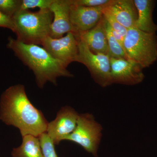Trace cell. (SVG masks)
I'll return each instance as SVG.
<instances>
[{"mask_svg": "<svg viewBox=\"0 0 157 157\" xmlns=\"http://www.w3.org/2000/svg\"><path fill=\"white\" fill-rule=\"evenodd\" d=\"M105 8L118 22L128 29L135 28L137 11L134 0H111Z\"/></svg>", "mask_w": 157, "mask_h": 157, "instance_id": "cell-13", "label": "cell"}, {"mask_svg": "<svg viewBox=\"0 0 157 157\" xmlns=\"http://www.w3.org/2000/svg\"><path fill=\"white\" fill-rule=\"evenodd\" d=\"M0 27L5 28L15 32V28L12 17L0 11Z\"/></svg>", "mask_w": 157, "mask_h": 157, "instance_id": "cell-22", "label": "cell"}, {"mask_svg": "<svg viewBox=\"0 0 157 157\" xmlns=\"http://www.w3.org/2000/svg\"><path fill=\"white\" fill-rule=\"evenodd\" d=\"M22 0H0V11L12 17L21 7Z\"/></svg>", "mask_w": 157, "mask_h": 157, "instance_id": "cell-19", "label": "cell"}, {"mask_svg": "<svg viewBox=\"0 0 157 157\" xmlns=\"http://www.w3.org/2000/svg\"><path fill=\"white\" fill-rule=\"evenodd\" d=\"M105 23L106 21L103 15L94 27L86 32L75 35L86 43L88 48L93 53L109 56Z\"/></svg>", "mask_w": 157, "mask_h": 157, "instance_id": "cell-12", "label": "cell"}, {"mask_svg": "<svg viewBox=\"0 0 157 157\" xmlns=\"http://www.w3.org/2000/svg\"><path fill=\"white\" fill-rule=\"evenodd\" d=\"M104 7H85L72 3L70 18L73 33L78 35L94 27L103 16Z\"/></svg>", "mask_w": 157, "mask_h": 157, "instance_id": "cell-10", "label": "cell"}, {"mask_svg": "<svg viewBox=\"0 0 157 157\" xmlns=\"http://www.w3.org/2000/svg\"><path fill=\"white\" fill-rule=\"evenodd\" d=\"M8 48L33 72L37 86L42 89L48 82L57 85L59 77H73L63 63L55 59L43 47L28 44L9 37Z\"/></svg>", "mask_w": 157, "mask_h": 157, "instance_id": "cell-2", "label": "cell"}, {"mask_svg": "<svg viewBox=\"0 0 157 157\" xmlns=\"http://www.w3.org/2000/svg\"><path fill=\"white\" fill-rule=\"evenodd\" d=\"M111 83L135 85L144 79L143 68L130 59L110 57Z\"/></svg>", "mask_w": 157, "mask_h": 157, "instance_id": "cell-9", "label": "cell"}, {"mask_svg": "<svg viewBox=\"0 0 157 157\" xmlns=\"http://www.w3.org/2000/svg\"><path fill=\"white\" fill-rule=\"evenodd\" d=\"M41 45L52 56L67 67L72 62L77 61L78 40L73 32L58 39L48 36L43 40Z\"/></svg>", "mask_w": 157, "mask_h": 157, "instance_id": "cell-7", "label": "cell"}, {"mask_svg": "<svg viewBox=\"0 0 157 157\" xmlns=\"http://www.w3.org/2000/svg\"><path fill=\"white\" fill-rule=\"evenodd\" d=\"M54 0H22L20 10L39 8L40 9H49Z\"/></svg>", "mask_w": 157, "mask_h": 157, "instance_id": "cell-20", "label": "cell"}, {"mask_svg": "<svg viewBox=\"0 0 157 157\" xmlns=\"http://www.w3.org/2000/svg\"><path fill=\"white\" fill-rule=\"evenodd\" d=\"M77 38L78 52L76 62L87 67L93 79L101 87H107L112 84L110 56L104 54L93 53L84 42Z\"/></svg>", "mask_w": 157, "mask_h": 157, "instance_id": "cell-6", "label": "cell"}, {"mask_svg": "<svg viewBox=\"0 0 157 157\" xmlns=\"http://www.w3.org/2000/svg\"><path fill=\"white\" fill-rule=\"evenodd\" d=\"M43 157H58L55 149V144L46 132L39 137Z\"/></svg>", "mask_w": 157, "mask_h": 157, "instance_id": "cell-18", "label": "cell"}, {"mask_svg": "<svg viewBox=\"0 0 157 157\" xmlns=\"http://www.w3.org/2000/svg\"><path fill=\"white\" fill-rule=\"evenodd\" d=\"M78 116L73 108L65 106L59 110L56 118L48 122L46 133L55 145H58L74 132Z\"/></svg>", "mask_w": 157, "mask_h": 157, "instance_id": "cell-8", "label": "cell"}, {"mask_svg": "<svg viewBox=\"0 0 157 157\" xmlns=\"http://www.w3.org/2000/svg\"><path fill=\"white\" fill-rule=\"evenodd\" d=\"M102 129L92 114H79L76 128L65 140L77 144L88 152L97 157Z\"/></svg>", "mask_w": 157, "mask_h": 157, "instance_id": "cell-5", "label": "cell"}, {"mask_svg": "<svg viewBox=\"0 0 157 157\" xmlns=\"http://www.w3.org/2000/svg\"><path fill=\"white\" fill-rule=\"evenodd\" d=\"M105 21V28L109 48V56L110 57L114 58L128 59L123 47L113 36L111 29L106 20Z\"/></svg>", "mask_w": 157, "mask_h": 157, "instance_id": "cell-16", "label": "cell"}, {"mask_svg": "<svg viewBox=\"0 0 157 157\" xmlns=\"http://www.w3.org/2000/svg\"><path fill=\"white\" fill-rule=\"evenodd\" d=\"M73 5L87 7H105L111 0H72Z\"/></svg>", "mask_w": 157, "mask_h": 157, "instance_id": "cell-21", "label": "cell"}, {"mask_svg": "<svg viewBox=\"0 0 157 157\" xmlns=\"http://www.w3.org/2000/svg\"><path fill=\"white\" fill-rule=\"evenodd\" d=\"M124 48L128 59L136 62L143 69L157 60V36L133 28L128 29Z\"/></svg>", "mask_w": 157, "mask_h": 157, "instance_id": "cell-4", "label": "cell"}, {"mask_svg": "<svg viewBox=\"0 0 157 157\" xmlns=\"http://www.w3.org/2000/svg\"><path fill=\"white\" fill-rule=\"evenodd\" d=\"M137 11L135 28L148 33H156L157 25L153 19L155 1L152 0H134Z\"/></svg>", "mask_w": 157, "mask_h": 157, "instance_id": "cell-14", "label": "cell"}, {"mask_svg": "<svg viewBox=\"0 0 157 157\" xmlns=\"http://www.w3.org/2000/svg\"><path fill=\"white\" fill-rule=\"evenodd\" d=\"M105 7H104L103 10V17L109 24L113 36L124 48V40L128 29L118 22L112 14L107 11Z\"/></svg>", "mask_w": 157, "mask_h": 157, "instance_id": "cell-17", "label": "cell"}, {"mask_svg": "<svg viewBox=\"0 0 157 157\" xmlns=\"http://www.w3.org/2000/svg\"><path fill=\"white\" fill-rule=\"evenodd\" d=\"M53 17L49 9L36 12L20 10L12 17L17 39L25 44L41 45L50 35Z\"/></svg>", "mask_w": 157, "mask_h": 157, "instance_id": "cell-3", "label": "cell"}, {"mask_svg": "<svg viewBox=\"0 0 157 157\" xmlns=\"http://www.w3.org/2000/svg\"><path fill=\"white\" fill-rule=\"evenodd\" d=\"M72 4V0H54L51 5L49 9L53 16L49 35L52 38L58 39L73 32L70 18Z\"/></svg>", "mask_w": 157, "mask_h": 157, "instance_id": "cell-11", "label": "cell"}, {"mask_svg": "<svg viewBox=\"0 0 157 157\" xmlns=\"http://www.w3.org/2000/svg\"><path fill=\"white\" fill-rule=\"evenodd\" d=\"M0 119L9 125L19 129L22 137H39L46 132L48 121L41 110L30 101L25 87L17 84L3 93L0 100Z\"/></svg>", "mask_w": 157, "mask_h": 157, "instance_id": "cell-1", "label": "cell"}, {"mask_svg": "<svg viewBox=\"0 0 157 157\" xmlns=\"http://www.w3.org/2000/svg\"><path fill=\"white\" fill-rule=\"evenodd\" d=\"M13 157H43L39 137L28 135L22 137L21 145L14 148Z\"/></svg>", "mask_w": 157, "mask_h": 157, "instance_id": "cell-15", "label": "cell"}]
</instances>
